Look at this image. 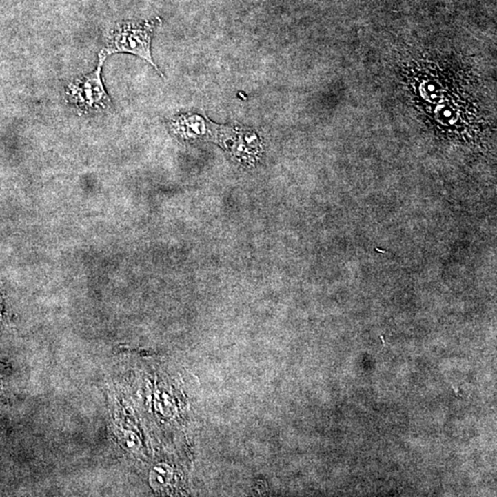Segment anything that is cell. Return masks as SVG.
<instances>
[{
	"label": "cell",
	"mask_w": 497,
	"mask_h": 497,
	"mask_svg": "<svg viewBox=\"0 0 497 497\" xmlns=\"http://www.w3.org/2000/svg\"><path fill=\"white\" fill-rule=\"evenodd\" d=\"M161 21L154 20L145 23H121L116 24L110 32L105 48L103 49L107 56L116 53H128L141 57L155 68L156 72L164 78L163 74L156 67L151 56L150 46L153 32Z\"/></svg>",
	"instance_id": "cell-1"
},
{
	"label": "cell",
	"mask_w": 497,
	"mask_h": 497,
	"mask_svg": "<svg viewBox=\"0 0 497 497\" xmlns=\"http://www.w3.org/2000/svg\"><path fill=\"white\" fill-rule=\"evenodd\" d=\"M108 57L103 50L99 53L97 68L92 73L71 81L65 89L68 101L83 112L103 111L112 106L111 98L104 88L101 70Z\"/></svg>",
	"instance_id": "cell-2"
}]
</instances>
